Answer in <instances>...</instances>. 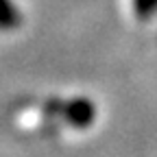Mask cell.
<instances>
[{
    "label": "cell",
    "instance_id": "1",
    "mask_svg": "<svg viewBox=\"0 0 157 157\" xmlns=\"http://www.w3.org/2000/svg\"><path fill=\"white\" fill-rule=\"evenodd\" d=\"M61 111L72 127H90L96 116V109L87 98H74V101H70L61 107Z\"/></svg>",
    "mask_w": 157,
    "mask_h": 157
},
{
    "label": "cell",
    "instance_id": "2",
    "mask_svg": "<svg viewBox=\"0 0 157 157\" xmlns=\"http://www.w3.org/2000/svg\"><path fill=\"white\" fill-rule=\"evenodd\" d=\"M15 22H17V17H15L11 5L7 0H0V29H11V26H15Z\"/></svg>",
    "mask_w": 157,
    "mask_h": 157
}]
</instances>
